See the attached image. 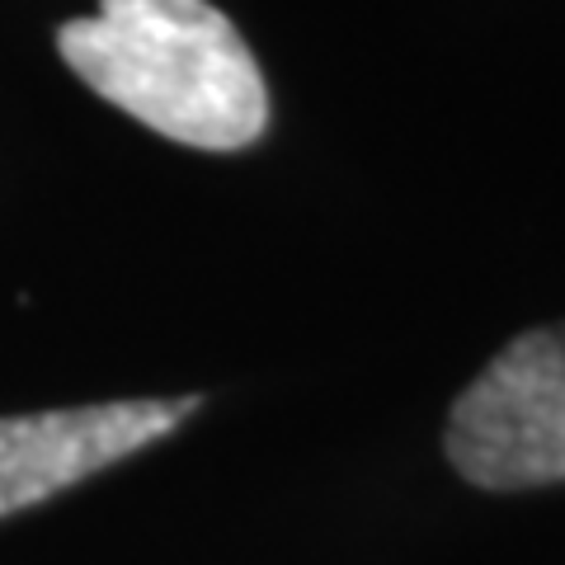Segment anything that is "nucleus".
Returning <instances> with one entry per match:
<instances>
[{"label": "nucleus", "instance_id": "obj_1", "mask_svg": "<svg viewBox=\"0 0 565 565\" xmlns=\"http://www.w3.org/2000/svg\"><path fill=\"white\" fill-rule=\"evenodd\" d=\"M57 52L114 109L199 151H241L269 128V85L212 0H99L66 20Z\"/></svg>", "mask_w": 565, "mask_h": 565}, {"label": "nucleus", "instance_id": "obj_2", "mask_svg": "<svg viewBox=\"0 0 565 565\" xmlns=\"http://www.w3.org/2000/svg\"><path fill=\"white\" fill-rule=\"evenodd\" d=\"M448 462L481 490L565 481V321L523 330L452 401Z\"/></svg>", "mask_w": 565, "mask_h": 565}, {"label": "nucleus", "instance_id": "obj_3", "mask_svg": "<svg viewBox=\"0 0 565 565\" xmlns=\"http://www.w3.org/2000/svg\"><path fill=\"white\" fill-rule=\"evenodd\" d=\"M203 396L180 401H104L0 419V519L43 504L90 481L95 471L141 452L199 411Z\"/></svg>", "mask_w": 565, "mask_h": 565}]
</instances>
